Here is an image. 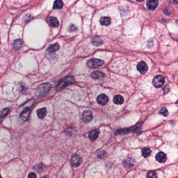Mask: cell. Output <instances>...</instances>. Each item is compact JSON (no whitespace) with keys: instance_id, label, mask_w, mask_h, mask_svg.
<instances>
[{"instance_id":"6da1fadb","label":"cell","mask_w":178,"mask_h":178,"mask_svg":"<svg viewBox=\"0 0 178 178\" xmlns=\"http://www.w3.org/2000/svg\"><path fill=\"white\" fill-rule=\"evenodd\" d=\"M75 81L74 78L73 76H68L63 80H61L57 84L56 87V90L57 91H61L65 87H66L67 86H68L70 84H72Z\"/></svg>"},{"instance_id":"7a4b0ae2","label":"cell","mask_w":178,"mask_h":178,"mask_svg":"<svg viewBox=\"0 0 178 178\" xmlns=\"http://www.w3.org/2000/svg\"><path fill=\"white\" fill-rule=\"evenodd\" d=\"M165 79L163 76L158 75L154 77L153 80V84L156 88H160L165 83Z\"/></svg>"},{"instance_id":"3957f363","label":"cell","mask_w":178,"mask_h":178,"mask_svg":"<svg viewBox=\"0 0 178 178\" xmlns=\"http://www.w3.org/2000/svg\"><path fill=\"white\" fill-rule=\"evenodd\" d=\"M103 64V61L96 58L91 59L87 62V65L90 68H97L102 66Z\"/></svg>"},{"instance_id":"277c9868","label":"cell","mask_w":178,"mask_h":178,"mask_svg":"<svg viewBox=\"0 0 178 178\" xmlns=\"http://www.w3.org/2000/svg\"><path fill=\"white\" fill-rule=\"evenodd\" d=\"M140 125H141V124H138L136 126H133V127L130 128L119 130L117 131V132L116 133V135H125V134L131 133L133 132H134L140 127Z\"/></svg>"},{"instance_id":"5b68a950","label":"cell","mask_w":178,"mask_h":178,"mask_svg":"<svg viewBox=\"0 0 178 178\" xmlns=\"http://www.w3.org/2000/svg\"><path fill=\"white\" fill-rule=\"evenodd\" d=\"M51 88V85L49 83H45L41 84L38 87V93L40 95H42L43 94L47 92Z\"/></svg>"},{"instance_id":"8992f818","label":"cell","mask_w":178,"mask_h":178,"mask_svg":"<svg viewBox=\"0 0 178 178\" xmlns=\"http://www.w3.org/2000/svg\"><path fill=\"white\" fill-rule=\"evenodd\" d=\"M82 161V159L80 156L77 154L73 155L71 158V163L73 166L76 167L79 166Z\"/></svg>"},{"instance_id":"52a82bcc","label":"cell","mask_w":178,"mask_h":178,"mask_svg":"<svg viewBox=\"0 0 178 178\" xmlns=\"http://www.w3.org/2000/svg\"><path fill=\"white\" fill-rule=\"evenodd\" d=\"M158 3V0H149L146 3V6L148 10L153 11L157 8Z\"/></svg>"},{"instance_id":"ba28073f","label":"cell","mask_w":178,"mask_h":178,"mask_svg":"<svg viewBox=\"0 0 178 178\" xmlns=\"http://www.w3.org/2000/svg\"><path fill=\"white\" fill-rule=\"evenodd\" d=\"M93 119V113L90 110H86L82 114V119L85 123L91 122Z\"/></svg>"},{"instance_id":"9c48e42d","label":"cell","mask_w":178,"mask_h":178,"mask_svg":"<svg viewBox=\"0 0 178 178\" xmlns=\"http://www.w3.org/2000/svg\"><path fill=\"white\" fill-rule=\"evenodd\" d=\"M137 69L141 74H143L147 72L148 70V67L147 64L144 62H141L137 65Z\"/></svg>"},{"instance_id":"30bf717a","label":"cell","mask_w":178,"mask_h":178,"mask_svg":"<svg viewBox=\"0 0 178 178\" xmlns=\"http://www.w3.org/2000/svg\"><path fill=\"white\" fill-rule=\"evenodd\" d=\"M97 102L101 105H105L108 102V97L106 94H101L97 97Z\"/></svg>"},{"instance_id":"8fae6325","label":"cell","mask_w":178,"mask_h":178,"mask_svg":"<svg viewBox=\"0 0 178 178\" xmlns=\"http://www.w3.org/2000/svg\"><path fill=\"white\" fill-rule=\"evenodd\" d=\"M30 107H26L25 109L24 110V111L22 112L21 113V115H20V117H21V118H22V119L25 122L27 120V119L28 118V116L29 115V113L30 112Z\"/></svg>"},{"instance_id":"7c38bea8","label":"cell","mask_w":178,"mask_h":178,"mask_svg":"<svg viewBox=\"0 0 178 178\" xmlns=\"http://www.w3.org/2000/svg\"><path fill=\"white\" fill-rule=\"evenodd\" d=\"M156 159L157 161H158L160 163H163L165 162L166 160V156L164 153L162 152H160L158 153L156 155Z\"/></svg>"},{"instance_id":"4fadbf2b","label":"cell","mask_w":178,"mask_h":178,"mask_svg":"<svg viewBox=\"0 0 178 178\" xmlns=\"http://www.w3.org/2000/svg\"><path fill=\"white\" fill-rule=\"evenodd\" d=\"M99 134V131L98 129H95L94 130H92L89 133V137L92 141H95L96 140L97 138L98 137Z\"/></svg>"},{"instance_id":"5bb4252c","label":"cell","mask_w":178,"mask_h":178,"mask_svg":"<svg viewBox=\"0 0 178 178\" xmlns=\"http://www.w3.org/2000/svg\"><path fill=\"white\" fill-rule=\"evenodd\" d=\"M47 113L46 108L45 107H43L42 108L38 109L37 110V113L38 116V117L41 119H43L45 117Z\"/></svg>"},{"instance_id":"9a60e30c","label":"cell","mask_w":178,"mask_h":178,"mask_svg":"<svg viewBox=\"0 0 178 178\" xmlns=\"http://www.w3.org/2000/svg\"><path fill=\"white\" fill-rule=\"evenodd\" d=\"M49 24L52 27H57L59 25V22L56 17H49L47 18Z\"/></svg>"},{"instance_id":"2e32d148","label":"cell","mask_w":178,"mask_h":178,"mask_svg":"<svg viewBox=\"0 0 178 178\" xmlns=\"http://www.w3.org/2000/svg\"><path fill=\"white\" fill-rule=\"evenodd\" d=\"M113 101L114 103L117 105H120L122 104L124 102V97L120 95H116L114 96Z\"/></svg>"},{"instance_id":"e0dca14e","label":"cell","mask_w":178,"mask_h":178,"mask_svg":"<svg viewBox=\"0 0 178 178\" xmlns=\"http://www.w3.org/2000/svg\"><path fill=\"white\" fill-rule=\"evenodd\" d=\"M24 44V42L22 39L15 40L14 42V46L16 50H19L22 47Z\"/></svg>"},{"instance_id":"ac0fdd59","label":"cell","mask_w":178,"mask_h":178,"mask_svg":"<svg viewBox=\"0 0 178 178\" xmlns=\"http://www.w3.org/2000/svg\"><path fill=\"white\" fill-rule=\"evenodd\" d=\"M123 165L125 167L130 168L134 163V160L131 158H127L123 160Z\"/></svg>"},{"instance_id":"d6986e66","label":"cell","mask_w":178,"mask_h":178,"mask_svg":"<svg viewBox=\"0 0 178 178\" xmlns=\"http://www.w3.org/2000/svg\"><path fill=\"white\" fill-rule=\"evenodd\" d=\"M59 48V45L58 43H55L54 44L51 45L47 48V51L49 53H54L58 51Z\"/></svg>"},{"instance_id":"ffe728a7","label":"cell","mask_w":178,"mask_h":178,"mask_svg":"<svg viewBox=\"0 0 178 178\" xmlns=\"http://www.w3.org/2000/svg\"><path fill=\"white\" fill-rule=\"evenodd\" d=\"M91 77L94 79H97L103 77L104 76V74L98 71H95L93 72L91 74Z\"/></svg>"},{"instance_id":"44dd1931","label":"cell","mask_w":178,"mask_h":178,"mask_svg":"<svg viewBox=\"0 0 178 178\" xmlns=\"http://www.w3.org/2000/svg\"><path fill=\"white\" fill-rule=\"evenodd\" d=\"M63 6V3L62 0H56L54 3L53 9H61Z\"/></svg>"},{"instance_id":"7402d4cb","label":"cell","mask_w":178,"mask_h":178,"mask_svg":"<svg viewBox=\"0 0 178 178\" xmlns=\"http://www.w3.org/2000/svg\"><path fill=\"white\" fill-rule=\"evenodd\" d=\"M111 23L110 18L109 17H103L100 20V23L102 25L107 26Z\"/></svg>"},{"instance_id":"603a6c76","label":"cell","mask_w":178,"mask_h":178,"mask_svg":"<svg viewBox=\"0 0 178 178\" xmlns=\"http://www.w3.org/2000/svg\"><path fill=\"white\" fill-rule=\"evenodd\" d=\"M151 153V151L149 148L145 147V148H142V156L145 158L147 157L150 155Z\"/></svg>"},{"instance_id":"cb8c5ba5","label":"cell","mask_w":178,"mask_h":178,"mask_svg":"<svg viewBox=\"0 0 178 178\" xmlns=\"http://www.w3.org/2000/svg\"><path fill=\"white\" fill-rule=\"evenodd\" d=\"M147 178H157V174L154 171H149L146 175Z\"/></svg>"},{"instance_id":"d4e9b609","label":"cell","mask_w":178,"mask_h":178,"mask_svg":"<svg viewBox=\"0 0 178 178\" xmlns=\"http://www.w3.org/2000/svg\"><path fill=\"white\" fill-rule=\"evenodd\" d=\"M102 43H103L102 40L99 39H94L92 41V43L95 46H99L101 45Z\"/></svg>"},{"instance_id":"484cf974","label":"cell","mask_w":178,"mask_h":178,"mask_svg":"<svg viewBox=\"0 0 178 178\" xmlns=\"http://www.w3.org/2000/svg\"><path fill=\"white\" fill-rule=\"evenodd\" d=\"M159 113L162 115L164 117H167L169 115V112H168V110L166 108H161L159 111Z\"/></svg>"},{"instance_id":"4316f807","label":"cell","mask_w":178,"mask_h":178,"mask_svg":"<svg viewBox=\"0 0 178 178\" xmlns=\"http://www.w3.org/2000/svg\"><path fill=\"white\" fill-rule=\"evenodd\" d=\"M9 111V109L8 108H4L2 110V111L1 112V115H0V117H5L8 115Z\"/></svg>"},{"instance_id":"83f0119b","label":"cell","mask_w":178,"mask_h":178,"mask_svg":"<svg viewBox=\"0 0 178 178\" xmlns=\"http://www.w3.org/2000/svg\"><path fill=\"white\" fill-rule=\"evenodd\" d=\"M106 155V153L104 151H98L97 153V156L99 158H102L105 157Z\"/></svg>"},{"instance_id":"f1b7e54d","label":"cell","mask_w":178,"mask_h":178,"mask_svg":"<svg viewBox=\"0 0 178 178\" xmlns=\"http://www.w3.org/2000/svg\"><path fill=\"white\" fill-rule=\"evenodd\" d=\"M28 178H37V175L34 172H31L28 175Z\"/></svg>"},{"instance_id":"f546056e","label":"cell","mask_w":178,"mask_h":178,"mask_svg":"<svg viewBox=\"0 0 178 178\" xmlns=\"http://www.w3.org/2000/svg\"><path fill=\"white\" fill-rule=\"evenodd\" d=\"M170 2L173 4H178V0H170Z\"/></svg>"},{"instance_id":"4dcf8cb0","label":"cell","mask_w":178,"mask_h":178,"mask_svg":"<svg viewBox=\"0 0 178 178\" xmlns=\"http://www.w3.org/2000/svg\"><path fill=\"white\" fill-rule=\"evenodd\" d=\"M136 1H138V2H143V1H144V0H136Z\"/></svg>"},{"instance_id":"1f68e13d","label":"cell","mask_w":178,"mask_h":178,"mask_svg":"<svg viewBox=\"0 0 178 178\" xmlns=\"http://www.w3.org/2000/svg\"><path fill=\"white\" fill-rule=\"evenodd\" d=\"M175 104H176V105L178 107V100L176 102V103H175Z\"/></svg>"},{"instance_id":"d6a6232c","label":"cell","mask_w":178,"mask_h":178,"mask_svg":"<svg viewBox=\"0 0 178 178\" xmlns=\"http://www.w3.org/2000/svg\"><path fill=\"white\" fill-rule=\"evenodd\" d=\"M42 178H48V177H46V176H44V177H42Z\"/></svg>"},{"instance_id":"836d02e7","label":"cell","mask_w":178,"mask_h":178,"mask_svg":"<svg viewBox=\"0 0 178 178\" xmlns=\"http://www.w3.org/2000/svg\"><path fill=\"white\" fill-rule=\"evenodd\" d=\"M176 23H177V24H178V20H177V21H176Z\"/></svg>"},{"instance_id":"e575fe53","label":"cell","mask_w":178,"mask_h":178,"mask_svg":"<svg viewBox=\"0 0 178 178\" xmlns=\"http://www.w3.org/2000/svg\"><path fill=\"white\" fill-rule=\"evenodd\" d=\"M0 178H2V177H1V176H0Z\"/></svg>"}]
</instances>
